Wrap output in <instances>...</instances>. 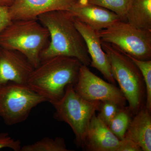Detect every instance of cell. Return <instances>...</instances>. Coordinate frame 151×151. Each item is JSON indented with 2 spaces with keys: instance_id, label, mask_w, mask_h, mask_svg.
Instances as JSON below:
<instances>
[{
  "instance_id": "cell-14",
  "label": "cell",
  "mask_w": 151,
  "mask_h": 151,
  "mask_svg": "<svg viewBox=\"0 0 151 151\" xmlns=\"http://www.w3.org/2000/svg\"><path fill=\"white\" fill-rule=\"evenodd\" d=\"M125 137L134 142L142 151H151V112L145 106L132 117Z\"/></svg>"
},
{
  "instance_id": "cell-18",
  "label": "cell",
  "mask_w": 151,
  "mask_h": 151,
  "mask_svg": "<svg viewBox=\"0 0 151 151\" xmlns=\"http://www.w3.org/2000/svg\"><path fill=\"white\" fill-rule=\"evenodd\" d=\"M86 4L95 5L108 9L118 15L123 21L126 17L132 0H80Z\"/></svg>"
},
{
  "instance_id": "cell-15",
  "label": "cell",
  "mask_w": 151,
  "mask_h": 151,
  "mask_svg": "<svg viewBox=\"0 0 151 151\" xmlns=\"http://www.w3.org/2000/svg\"><path fill=\"white\" fill-rule=\"evenodd\" d=\"M126 20L136 27L151 31V0H132Z\"/></svg>"
},
{
  "instance_id": "cell-5",
  "label": "cell",
  "mask_w": 151,
  "mask_h": 151,
  "mask_svg": "<svg viewBox=\"0 0 151 151\" xmlns=\"http://www.w3.org/2000/svg\"><path fill=\"white\" fill-rule=\"evenodd\" d=\"M101 102L85 100L76 92L73 85H69L63 97L52 104L55 111V119L70 126L75 135V144L79 147H84L89 123Z\"/></svg>"
},
{
  "instance_id": "cell-6",
  "label": "cell",
  "mask_w": 151,
  "mask_h": 151,
  "mask_svg": "<svg viewBox=\"0 0 151 151\" xmlns=\"http://www.w3.org/2000/svg\"><path fill=\"white\" fill-rule=\"evenodd\" d=\"M97 33L101 41L115 45L132 57L151 60V31L121 20Z\"/></svg>"
},
{
  "instance_id": "cell-3",
  "label": "cell",
  "mask_w": 151,
  "mask_h": 151,
  "mask_svg": "<svg viewBox=\"0 0 151 151\" xmlns=\"http://www.w3.org/2000/svg\"><path fill=\"white\" fill-rule=\"evenodd\" d=\"M49 39L48 31L37 19L14 20L0 32V47L20 52L35 68Z\"/></svg>"
},
{
  "instance_id": "cell-2",
  "label": "cell",
  "mask_w": 151,
  "mask_h": 151,
  "mask_svg": "<svg viewBox=\"0 0 151 151\" xmlns=\"http://www.w3.org/2000/svg\"><path fill=\"white\" fill-rule=\"evenodd\" d=\"M81 65L76 58L62 55L42 60L34 68L26 84L53 104L63 97L68 85L76 83Z\"/></svg>"
},
{
  "instance_id": "cell-11",
  "label": "cell",
  "mask_w": 151,
  "mask_h": 151,
  "mask_svg": "<svg viewBox=\"0 0 151 151\" xmlns=\"http://www.w3.org/2000/svg\"><path fill=\"white\" fill-rule=\"evenodd\" d=\"M78 0H15L9 8L12 20L37 19L49 12L69 11Z\"/></svg>"
},
{
  "instance_id": "cell-19",
  "label": "cell",
  "mask_w": 151,
  "mask_h": 151,
  "mask_svg": "<svg viewBox=\"0 0 151 151\" xmlns=\"http://www.w3.org/2000/svg\"><path fill=\"white\" fill-rule=\"evenodd\" d=\"M127 55L137 65L142 76L146 87L145 107L151 112V60H141Z\"/></svg>"
},
{
  "instance_id": "cell-20",
  "label": "cell",
  "mask_w": 151,
  "mask_h": 151,
  "mask_svg": "<svg viewBox=\"0 0 151 151\" xmlns=\"http://www.w3.org/2000/svg\"><path fill=\"white\" fill-rule=\"evenodd\" d=\"M122 107H121L116 103L111 101L101 102L98 111L99 113L97 116L108 126Z\"/></svg>"
},
{
  "instance_id": "cell-22",
  "label": "cell",
  "mask_w": 151,
  "mask_h": 151,
  "mask_svg": "<svg viewBox=\"0 0 151 151\" xmlns=\"http://www.w3.org/2000/svg\"><path fill=\"white\" fill-rule=\"evenodd\" d=\"M118 151H142L140 147L134 141L125 137L120 140Z\"/></svg>"
},
{
  "instance_id": "cell-7",
  "label": "cell",
  "mask_w": 151,
  "mask_h": 151,
  "mask_svg": "<svg viewBox=\"0 0 151 151\" xmlns=\"http://www.w3.org/2000/svg\"><path fill=\"white\" fill-rule=\"evenodd\" d=\"M46 102L26 84L9 83L0 88V117L13 126L25 121L35 107Z\"/></svg>"
},
{
  "instance_id": "cell-16",
  "label": "cell",
  "mask_w": 151,
  "mask_h": 151,
  "mask_svg": "<svg viewBox=\"0 0 151 151\" xmlns=\"http://www.w3.org/2000/svg\"><path fill=\"white\" fill-rule=\"evenodd\" d=\"M133 116L128 106L122 107L108 125L110 130L119 139L125 137Z\"/></svg>"
},
{
  "instance_id": "cell-12",
  "label": "cell",
  "mask_w": 151,
  "mask_h": 151,
  "mask_svg": "<svg viewBox=\"0 0 151 151\" xmlns=\"http://www.w3.org/2000/svg\"><path fill=\"white\" fill-rule=\"evenodd\" d=\"M72 16L96 31L105 29L122 20L116 13L108 9L78 0L68 11Z\"/></svg>"
},
{
  "instance_id": "cell-23",
  "label": "cell",
  "mask_w": 151,
  "mask_h": 151,
  "mask_svg": "<svg viewBox=\"0 0 151 151\" xmlns=\"http://www.w3.org/2000/svg\"><path fill=\"white\" fill-rule=\"evenodd\" d=\"M9 8L0 7V32L12 22Z\"/></svg>"
},
{
  "instance_id": "cell-21",
  "label": "cell",
  "mask_w": 151,
  "mask_h": 151,
  "mask_svg": "<svg viewBox=\"0 0 151 151\" xmlns=\"http://www.w3.org/2000/svg\"><path fill=\"white\" fill-rule=\"evenodd\" d=\"M22 147L19 140L11 137L8 133H0V150L7 148L14 151H20Z\"/></svg>"
},
{
  "instance_id": "cell-17",
  "label": "cell",
  "mask_w": 151,
  "mask_h": 151,
  "mask_svg": "<svg viewBox=\"0 0 151 151\" xmlns=\"http://www.w3.org/2000/svg\"><path fill=\"white\" fill-rule=\"evenodd\" d=\"M61 137H45L30 145L22 146L21 151H69Z\"/></svg>"
},
{
  "instance_id": "cell-8",
  "label": "cell",
  "mask_w": 151,
  "mask_h": 151,
  "mask_svg": "<svg viewBox=\"0 0 151 151\" xmlns=\"http://www.w3.org/2000/svg\"><path fill=\"white\" fill-rule=\"evenodd\" d=\"M73 88L79 96L88 101H111L121 107L127 106V100L120 88L95 75L86 65L80 66Z\"/></svg>"
},
{
  "instance_id": "cell-4",
  "label": "cell",
  "mask_w": 151,
  "mask_h": 151,
  "mask_svg": "<svg viewBox=\"0 0 151 151\" xmlns=\"http://www.w3.org/2000/svg\"><path fill=\"white\" fill-rule=\"evenodd\" d=\"M111 64L114 79L129 103L133 116L145 106L146 90L139 69L125 52L111 44L101 41Z\"/></svg>"
},
{
  "instance_id": "cell-1",
  "label": "cell",
  "mask_w": 151,
  "mask_h": 151,
  "mask_svg": "<svg viewBox=\"0 0 151 151\" xmlns=\"http://www.w3.org/2000/svg\"><path fill=\"white\" fill-rule=\"evenodd\" d=\"M37 19L48 31L49 41L40 54V60L62 55L74 58L88 66L91 59L83 37L76 27L74 17L68 11H52Z\"/></svg>"
},
{
  "instance_id": "cell-10",
  "label": "cell",
  "mask_w": 151,
  "mask_h": 151,
  "mask_svg": "<svg viewBox=\"0 0 151 151\" xmlns=\"http://www.w3.org/2000/svg\"><path fill=\"white\" fill-rule=\"evenodd\" d=\"M76 27L83 37L91 59L90 66L102 73L108 82L116 84L111 72V64L107 54L103 50L97 32L74 17Z\"/></svg>"
},
{
  "instance_id": "cell-24",
  "label": "cell",
  "mask_w": 151,
  "mask_h": 151,
  "mask_svg": "<svg viewBox=\"0 0 151 151\" xmlns=\"http://www.w3.org/2000/svg\"><path fill=\"white\" fill-rule=\"evenodd\" d=\"M15 0H0V7H10Z\"/></svg>"
},
{
  "instance_id": "cell-9",
  "label": "cell",
  "mask_w": 151,
  "mask_h": 151,
  "mask_svg": "<svg viewBox=\"0 0 151 151\" xmlns=\"http://www.w3.org/2000/svg\"><path fill=\"white\" fill-rule=\"evenodd\" d=\"M34 68L20 52L0 47V88L9 83L26 84Z\"/></svg>"
},
{
  "instance_id": "cell-13",
  "label": "cell",
  "mask_w": 151,
  "mask_h": 151,
  "mask_svg": "<svg viewBox=\"0 0 151 151\" xmlns=\"http://www.w3.org/2000/svg\"><path fill=\"white\" fill-rule=\"evenodd\" d=\"M120 140L96 114L92 117L83 148L89 151H118Z\"/></svg>"
}]
</instances>
